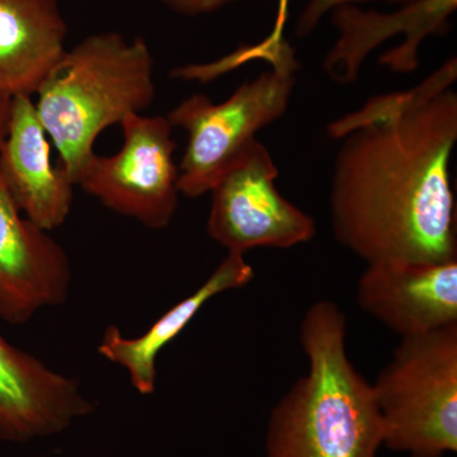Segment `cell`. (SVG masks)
Returning a JSON list of instances; mask_svg holds the SVG:
<instances>
[{"instance_id":"obj_1","label":"cell","mask_w":457,"mask_h":457,"mask_svg":"<svg viewBox=\"0 0 457 457\" xmlns=\"http://www.w3.org/2000/svg\"><path fill=\"white\" fill-rule=\"evenodd\" d=\"M341 140L329 195L337 242L368 264L456 261V92L444 90Z\"/></svg>"},{"instance_id":"obj_14","label":"cell","mask_w":457,"mask_h":457,"mask_svg":"<svg viewBox=\"0 0 457 457\" xmlns=\"http://www.w3.org/2000/svg\"><path fill=\"white\" fill-rule=\"evenodd\" d=\"M253 278V267L245 261V255L228 253L194 294L164 312L144 335L128 338L116 326L108 327L99 343L98 352L104 359L128 371L137 392L150 395L155 392L158 378L156 359L165 345L191 323L204 303L218 295L245 287Z\"/></svg>"},{"instance_id":"obj_19","label":"cell","mask_w":457,"mask_h":457,"mask_svg":"<svg viewBox=\"0 0 457 457\" xmlns=\"http://www.w3.org/2000/svg\"><path fill=\"white\" fill-rule=\"evenodd\" d=\"M11 99L5 96H0V144L7 134L9 111H11Z\"/></svg>"},{"instance_id":"obj_17","label":"cell","mask_w":457,"mask_h":457,"mask_svg":"<svg viewBox=\"0 0 457 457\" xmlns=\"http://www.w3.org/2000/svg\"><path fill=\"white\" fill-rule=\"evenodd\" d=\"M356 2H370V0H308L302 14L297 18L296 27H295V35L297 37H306L311 35L321 18L326 16L328 12L343 4H353ZM385 2L399 3V4H408L414 0H385Z\"/></svg>"},{"instance_id":"obj_3","label":"cell","mask_w":457,"mask_h":457,"mask_svg":"<svg viewBox=\"0 0 457 457\" xmlns=\"http://www.w3.org/2000/svg\"><path fill=\"white\" fill-rule=\"evenodd\" d=\"M155 95L147 42L106 31L66 49L41 83L35 106L60 167L77 185L99 135L130 114L143 113Z\"/></svg>"},{"instance_id":"obj_10","label":"cell","mask_w":457,"mask_h":457,"mask_svg":"<svg viewBox=\"0 0 457 457\" xmlns=\"http://www.w3.org/2000/svg\"><path fill=\"white\" fill-rule=\"evenodd\" d=\"M356 299L363 312L402 338L453 326L457 324V260L369 263Z\"/></svg>"},{"instance_id":"obj_11","label":"cell","mask_w":457,"mask_h":457,"mask_svg":"<svg viewBox=\"0 0 457 457\" xmlns=\"http://www.w3.org/2000/svg\"><path fill=\"white\" fill-rule=\"evenodd\" d=\"M93 411L75 378L54 371L0 335V440L56 435Z\"/></svg>"},{"instance_id":"obj_18","label":"cell","mask_w":457,"mask_h":457,"mask_svg":"<svg viewBox=\"0 0 457 457\" xmlns=\"http://www.w3.org/2000/svg\"><path fill=\"white\" fill-rule=\"evenodd\" d=\"M156 2L182 16L197 17L220 11L237 0H156Z\"/></svg>"},{"instance_id":"obj_5","label":"cell","mask_w":457,"mask_h":457,"mask_svg":"<svg viewBox=\"0 0 457 457\" xmlns=\"http://www.w3.org/2000/svg\"><path fill=\"white\" fill-rule=\"evenodd\" d=\"M294 86V73L272 69L220 104L196 93L174 107L168 121L187 134L179 165V194L196 198L212 192L255 134L284 116Z\"/></svg>"},{"instance_id":"obj_2","label":"cell","mask_w":457,"mask_h":457,"mask_svg":"<svg viewBox=\"0 0 457 457\" xmlns=\"http://www.w3.org/2000/svg\"><path fill=\"white\" fill-rule=\"evenodd\" d=\"M347 319L329 300L300 324L308 372L270 411L266 457H378L384 425L372 385L345 348Z\"/></svg>"},{"instance_id":"obj_9","label":"cell","mask_w":457,"mask_h":457,"mask_svg":"<svg viewBox=\"0 0 457 457\" xmlns=\"http://www.w3.org/2000/svg\"><path fill=\"white\" fill-rule=\"evenodd\" d=\"M456 8L457 0H414L394 13L339 5L332 11L339 37L324 57L323 71L342 86L356 83L369 54L390 37L404 33L405 41L385 53L378 62L393 73H413L420 66V44L428 36L449 31V18Z\"/></svg>"},{"instance_id":"obj_6","label":"cell","mask_w":457,"mask_h":457,"mask_svg":"<svg viewBox=\"0 0 457 457\" xmlns=\"http://www.w3.org/2000/svg\"><path fill=\"white\" fill-rule=\"evenodd\" d=\"M116 154H93L77 185L111 212L150 228H164L179 209V165L173 126L163 116L134 113L121 122Z\"/></svg>"},{"instance_id":"obj_4","label":"cell","mask_w":457,"mask_h":457,"mask_svg":"<svg viewBox=\"0 0 457 457\" xmlns=\"http://www.w3.org/2000/svg\"><path fill=\"white\" fill-rule=\"evenodd\" d=\"M372 385L384 446L409 457L457 451V324L402 338Z\"/></svg>"},{"instance_id":"obj_15","label":"cell","mask_w":457,"mask_h":457,"mask_svg":"<svg viewBox=\"0 0 457 457\" xmlns=\"http://www.w3.org/2000/svg\"><path fill=\"white\" fill-rule=\"evenodd\" d=\"M456 79L457 60L456 57H453V59L447 60L435 73L429 75L425 82L414 87L413 89L370 99L361 110L348 113L347 116L329 123L327 129L328 135L333 139L341 140L342 137L360 126L405 112L409 108L440 95L444 90L451 88Z\"/></svg>"},{"instance_id":"obj_8","label":"cell","mask_w":457,"mask_h":457,"mask_svg":"<svg viewBox=\"0 0 457 457\" xmlns=\"http://www.w3.org/2000/svg\"><path fill=\"white\" fill-rule=\"evenodd\" d=\"M71 284L64 248L20 212L0 179V318L29 323L42 309L62 305Z\"/></svg>"},{"instance_id":"obj_16","label":"cell","mask_w":457,"mask_h":457,"mask_svg":"<svg viewBox=\"0 0 457 457\" xmlns=\"http://www.w3.org/2000/svg\"><path fill=\"white\" fill-rule=\"evenodd\" d=\"M288 4L290 0H278V14L272 31L260 44L252 46L240 47L228 55L206 62L204 65V77L209 80L236 71L239 66L253 60H264L272 66L273 71H290L295 73L300 68L299 62L295 59L294 51L285 40L284 29L287 20Z\"/></svg>"},{"instance_id":"obj_13","label":"cell","mask_w":457,"mask_h":457,"mask_svg":"<svg viewBox=\"0 0 457 457\" xmlns=\"http://www.w3.org/2000/svg\"><path fill=\"white\" fill-rule=\"evenodd\" d=\"M59 0H0V96H33L66 51Z\"/></svg>"},{"instance_id":"obj_12","label":"cell","mask_w":457,"mask_h":457,"mask_svg":"<svg viewBox=\"0 0 457 457\" xmlns=\"http://www.w3.org/2000/svg\"><path fill=\"white\" fill-rule=\"evenodd\" d=\"M0 179L20 212L45 230L71 213L74 180L51 161L50 137L31 96L11 99L8 129L0 144Z\"/></svg>"},{"instance_id":"obj_7","label":"cell","mask_w":457,"mask_h":457,"mask_svg":"<svg viewBox=\"0 0 457 457\" xmlns=\"http://www.w3.org/2000/svg\"><path fill=\"white\" fill-rule=\"evenodd\" d=\"M278 177L269 149L254 139L213 186L207 234L228 253L288 249L314 237V219L279 194Z\"/></svg>"}]
</instances>
